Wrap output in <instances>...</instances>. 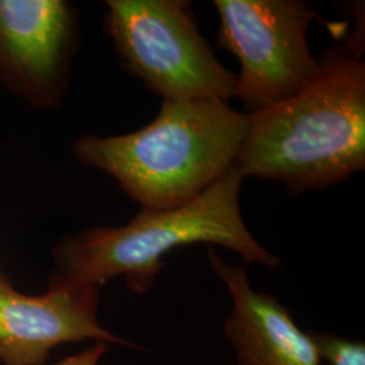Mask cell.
Returning <instances> with one entry per match:
<instances>
[{"label":"cell","mask_w":365,"mask_h":365,"mask_svg":"<svg viewBox=\"0 0 365 365\" xmlns=\"http://www.w3.org/2000/svg\"><path fill=\"white\" fill-rule=\"evenodd\" d=\"M365 168V64L360 51L331 48L298 95L249 114L235 157L242 179L283 182L291 194L322 190Z\"/></svg>","instance_id":"1"},{"label":"cell","mask_w":365,"mask_h":365,"mask_svg":"<svg viewBox=\"0 0 365 365\" xmlns=\"http://www.w3.org/2000/svg\"><path fill=\"white\" fill-rule=\"evenodd\" d=\"M249 114L220 99H165L153 122L114 137L86 135L80 161L105 170L143 210L192 202L235 167Z\"/></svg>","instance_id":"2"},{"label":"cell","mask_w":365,"mask_h":365,"mask_svg":"<svg viewBox=\"0 0 365 365\" xmlns=\"http://www.w3.org/2000/svg\"><path fill=\"white\" fill-rule=\"evenodd\" d=\"M242 176L230 170L190 203L167 210H143L122 227H93L68 237L56 250L53 279L101 287L123 276L131 291L153 287L173 249L215 244L232 249L245 262L268 268L280 260L249 232L240 210Z\"/></svg>","instance_id":"3"},{"label":"cell","mask_w":365,"mask_h":365,"mask_svg":"<svg viewBox=\"0 0 365 365\" xmlns=\"http://www.w3.org/2000/svg\"><path fill=\"white\" fill-rule=\"evenodd\" d=\"M107 9V30L123 64L163 101L235 96L237 75L217 60L190 3L110 0Z\"/></svg>","instance_id":"4"},{"label":"cell","mask_w":365,"mask_h":365,"mask_svg":"<svg viewBox=\"0 0 365 365\" xmlns=\"http://www.w3.org/2000/svg\"><path fill=\"white\" fill-rule=\"evenodd\" d=\"M220 45L238 58L235 96L250 113L306 90L319 73L307 30L318 15L299 0H215Z\"/></svg>","instance_id":"5"},{"label":"cell","mask_w":365,"mask_h":365,"mask_svg":"<svg viewBox=\"0 0 365 365\" xmlns=\"http://www.w3.org/2000/svg\"><path fill=\"white\" fill-rule=\"evenodd\" d=\"M99 287L53 279L45 295L16 292L6 279L0 283V363L42 365L53 348L95 339L105 344H131L101 327Z\"/></svg>","instance_id":"6"},{"label":"cell","mask_w":365,"mask_h":365,"mask_svg":"<svg viewBox=\"0 0 365 365\" xmlns=\"http://www.w3.org/2000/svg\"><path fill=\"white\" fill-rule=\"evenodd\" d=\"M209 261L233 298L225 334L235 348L237 365H321L310 331L299 329L274 297L255 291L244 267L226 264L212 248Z\"/></svg>","instance_id":"7"},{"label":"cell","mask_w":365,"mask_h":365,"mask_svg":"<svg viewBox=\"0 0 365 365\" xmlns=\"http://www.w3.org/2000/svg\"><path fill=\"white\" fill-rule=\"evenodd\" d=\"M72 36V14L60 0H0V57L27 81L53 83Z\"/></svg>","instance_id":"8"},{"label":"cell","mask_w":365,"mask_h":365,"mask_svg":"<svg viewBox=\"0 0 365 365\" xmlns=\"http://www.w3.org/2000/svg\"><path fill=\"white\" fill-rule=\"evenodd\" d=\"M322 360L329 365H365V344L330 333L310 331Z\"/></svg>","instance_id":"9"},{"label":"cell","mask_w":365,"mask_h":365,"mask_svg":"<svg viewBox=\"0 0 365 365\" xmlns=\"http://www.w3.org/2000/svg\"><path fill=\"white\" fill-rule=\"evenodd\" d=\"M106 349H107V344L96 342L95 345H92L91 348L86 349L84 352L71 356L54 365H98L102 356L105 354Z\"/></svg>","instance_id":"10"},{"label":"cell","mask_w":365,"mask_h":365,"mask_svg":"<svg viewBox=\"0 0 365 365\" xmlns=\"http://www.w3.org/2000/svg\"><path fill=\"white\" fill-rule=\"evenodd\" d=\"M1 280H3V277H0V283H1Z\"/></svg>","instance_id":"11"}]
</instances>
